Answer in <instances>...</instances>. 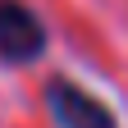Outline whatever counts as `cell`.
Here are the masks:
<instances>
[{
  "label": "cell",
  "instance_id": "1",
  "mask_svg": "<svg viewBox=\"0 0 128 128\" xmlns=\"http://www.w3.org/2000/svg\"><path fill=\"white\" fill-rule=\"evenodd\" d=\"M46 110H50L55 128H114L105 101H96L87 87L69 82V78H50L46 82Z\"/></svg>",
  "mask_w": 128,
  "mask_h": 128
},
{
  "label": "cell",
  "instance_id": "2",
  "mask_svg": "<svg viewBox=\"0 0 128 128\" xmlns=\"http://www.w3.org/2000/svg\"><path fill=\"white\" fill-rule=\"evenodd\" d=\"M46 50V28L23 0H0V60L32 64Z\"/></svg>",
  "mask_w": 128,
  "mask_h": 128
}]
</instances>
